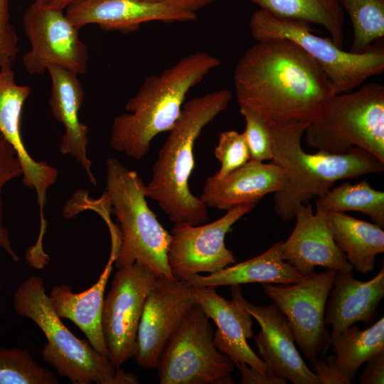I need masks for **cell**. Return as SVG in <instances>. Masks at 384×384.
I'll return each instance as SVG.
<instances>
[{"label":"cell","instance_id":"7402d4cb","mask_svg":"<svg viewBox=\"0 0 384 384\" xmlns=\"http://www.w3.org/2000/svg\"><path fill=\"white\" fill-rule=\"evenodd\" d=\"M383 297V267L366 282L356 279L351 272L337 271L326 304V324L331 326L329 341L357 322L370 324Z\"/></svg>","mask_w":384,"mask_h":384},{"label":"cell","instance_id":"836d02e7","mask_svg":"<svg viewBox=\"0 0 384 384\" xmlns=\"http://www.w3.org/2000/svg\"><path fill=\"white\" fill-rule=\"evenodd\" d=\"M18 42L9 23V0H0V69L12 67L18 52Z\"/></svg>","mask_w":384,"mask_h":384},{"label":"cell","instance_id":"2e32d148","mask_svg":"<svg viewBox=\"0 0 384 384\" xmlns=\"http://www.w3.org/2000/svg\"><path fill=\"white\" fill-rule=\"evenodd\" d=\"M296 224L291 235L282 242L281 257L301 274L314 272L316 266L352 272L353 266L336 245L326 213H313L311 204L298 208Z\"/></svg>","mask_w":384,"mask_h":384},{"label":"cell","instance_id":"cb8c5ba5","mask_svg":"<svg viewBox=\"0 0 384 384\" xmlns=\"http://www.w3.org/2000/svg\"><path fill=\"white\" fill-rule=\"evenodd\" d=\"M282 241L262 254L228 266L208 275L195 274L183 282L189 286H232L242 284H289L301 280V274L281 257Z\"/></svg>","mask_w":384,"mask_h":384},{"label":"cell","instance_id":"5bb4252c","mask_svg":"<svg viewBox=\"0 0 384 384\" xmlns=\"http://www.w3.org/2000/svg\"><path fill=\"white\" fill-rule=\"evenodd\" d=\"M196 303L192 286L156 277L146 299L133 358L145 370L156 369L167 343Z\"/></svg>","mask_w":384,"mask_h":384},{"label":"cell","instance_id":"30bf717a","mask_svg":"<svg viewBox=\"0 0 384 384\" xmlns=\"http://www.w3.org/2000/svg\"><path fill=\"white\" fill-rule=\"evenodd\" d=\"M336 272L333 269L314 272L289 284H262L264 292L287 318L296 343L310 363L329 348L325 311Z\"/></svg>","mask_w":384,"mask_h":384},{"label":"cell","instance_id":"83f0119b","mask_svg":"<svg viewBox=\"0 0 384 384\" xmlns=\"http://www.w3.org/2000/svg\"><path fill=\"white\" fill-rule=\"evenodd\" d=\"M316 210L325 213L357 211L384 228V192L373 188L364 179L356 184L344 182L316 200Z\"/></svg>","mask_w":384,"mask_h":384},{"label":"cell","instance_id":"1f68e13d","mask_svg":"<svg viewBox=\"0 0 384 384\" xmlns=\"http://www.w3.org/2000/svg\"><path fill=\"white\" fill-rule=\"evenodd\" d=\"M240 112L245 122L243 134L250 154V160L272 161L273 141L269 125L257 114L246 107H240Z\"/></svg>","mask_w":384,"mask_h":384},{"label":"cell","instance_id":"4316f807","mask_svg":"<svg viewBox=\"0 0 384 384\" xmlns=\"http://www.w3.org/2000/svg\"><path fill=\"white\" fill-rule=\"evenodd\" d=\"M334 361L352 383L358 368L372 356L384 351V318L361 330L351 326L330 340Z\"/></svg>","mask_w":384,"mask_h":384},{"label":"cell","instance_id":"9a60e30c","mask_svg":"<svg viewBox=\"0 0 384 384\" xmlns=\"http://www.w3.org/2000/svg\"><path fill=\"white\" fill-rule=\"evenodd\" d=\"M233 299L238 302L260 326L255 337L256 353L267 366V373L294 384H321L299 353L292 329L275 306L256 305L242 296L240 285H232Z\"/></svg>","mask_w":384,"mask_h":384},{"label":"cell","instance_id":"ffe728a7","mask_svg":"<svg viewBox=\"0 0 384 384\" xmlns=\"http://www.w3.org/2000/svg\"><path fill=\"white\" fill-rule=\"evenodd\" d=\"M283 169L273 163L250 160L222 178L208 176L201 199L207 207L228 210L243 205L257 204L266 195L287 188Z\"/></svg>","mask_w":384,"mask_h":384},{"label":"cell","instance_id":"7a4b0ae2","mask_svg":"<svg viewBox=\"0 0 384 384\" xmlns=\"http://www.w3.org/2000/svg\"><path fill=\"white\" fill-rule=\"evenodd\" d=\"M230 91L220 89L183 104L181 114L159 149L144 194L169 220L192 225L208 220L207 206L189 189L195 161L193 148L203 128L227 109Z\"/></svg>","mask_w":384,"mask_h":384},{"label":"cell","instance_id":"8992f818","mask_svg":"<svg viewBox=\"0 0 384 384\" xmlns=\"http://www.w3.org/2000/svg\"><path fill=\"white\" fill-rule=\"evenodd\" d=\"M105 166L104 194L120 235L115 267L139 262L156 277L175 279L167 260L171 235L149 207L142 178L113 157L106 159Z\"/></svg>","mask_w":384,"mask_h":384},{"label":"cell","instance_id":"d4e9b609","mask_svg":"<svg viewBox=\"0 0 384 384\" xmlns=\"http://www.w3.org/2000/svg\"><path fill=\"white\" fill-rule=\"evenodd\" d=\"M334 240L346 260L362 274L371 272L384 252V231L373 223L341 212L326 213Z\"/></svg>","mask_w":384,"mask_h":384},{"label":"cell","instance_id":"74e56055","mask_svg":"<svg viewBox=\"0 0 384 384\" xmlns=\"http://www.w3.org/2000/svg\"><path fill=\"white\" fill-rule=\"evenodd\" d=\"M179 9L196 13L218 0H157Z\"/></svg>","mask_w":384,"mask_h":384},{"label":"cell","instance_id":"3957f363","mask_svg":"<svg viewBox=\"0 0 384 384\" xmlns=\"http://www.w3.org/2000/svg\"><path fill=\"white\" fill-rule=\"evenodd\" d=\"M266 123L273 141L272 161L283 169L287 178V188L273 196L274 210L282 221L294 220L301 205L322 196L338 181L384 171L383 162L359 147L342 154L305 151L301 142L309 122Z\"/></svg>","mask_w":384,"mask_h":384},{"label":"cell","instance_id":"603a6c76","mask_svg":"<svg viewBox=\"0 0 384 384\" xmlns=\"http://www.w3.org/2000/svg\"><path fill=\"white\" fill-rule=\"evenodd\" d=\"M115 253L110 251L108 262L97 281L89 289L74 293L65 284L54 286L49 294L57 315L75 324L87 341L100 353L108 358L102 328V314L105 288L112 272Z\"/></svg>","mask_w":384,"mask_h":384},{"label":"cell","instance_id":"9c48e42d","mask_svg":"<svg viewBox=\"0 0 384 384\" xmlns=\"http://www.w3.org/2000/svg\"><path fill=\"white\" fill-rule=\"evenodd\" d=\"M209 319L197 303L188 309L159 358V383H234V363L214 345Z\"/></svg>","mask_w":384,"mask_h":384},{"label":"cell","instance_id":"5b68a950","mask_svg":"<svg viewBox=\"0 0 384 384\" xmlns=\"http://www.w3.org/2000/svg\"><path fill=\"white\" fill-rule=\"evenodd\" d=\"M16 314L32 320L45 335L43 360L73 384H137L138 378L114 366L87 341L75 336L53 309L44 280L31 276L13 297Z\"/></svg>","mask_w":384,"mask_h":384},{"label":"cell","instance_id":"7c38bea8","mask_svg":"<svg viewBox=\"0 0 384 384\" xmlns=\"http://www.w3.org/2000/svg\"><path fill=\"white\" fill-rule=\"evenodd\" d=\"M23 24L31 44V50L23 57V66L29 74L41 75L50 65L61 66L78 75L86 73L87 47L80 38V28L63 11L33 1L23 16Z\"/></svg>","mask_w":384,"mask_h":384},{"label":"cell","instance_id":"d6a6232c","mask_svg":"<svg viewBox=\"0 0 384 384\" xmlns=\"http://www.w3.org/2000/svg\"><path fill=\"white\" fill-rule=\"evenodd\" d=\"M22 174L21 164L16 150L0 133V247L4 249L14 262H18V257L11 246L9 231L2 223L1 191L6 183Z\"/></svg>","mask_w":384,"mask_h":384},{"label":"cell","instance_id":"f546056e","mask_svg":"<svg viewBox=\"0 0 384 384\" xmlns=\"http://www.w3.org/2000/svg\"><path fill=\"white\" fill-rule=\"evenodd\" d=\"M53 372L42 367L27 348L0 346V384H58Z\"/></svg>","mask_w":384,"mask_h":384},{"label":"cell","instance_id":"ac0fdd59","mask_svg":"<svg viewBox=\"0 0 384 384\" xmlns=\"http://www.w3.org/2000/svg\"><path fill=\"white\" fill-rule=\"evenodd\" d=\"M65 15L79 28L95 23L109 30L134 28L149 21L197 19L196 13L161 1L144 0H80L67 7Z\"/></svg>","mask_w":384,"mask_h":384},{"label":"cell","instance_id":"4dcf8cb0","mask_svg":"<svg viewBox=\"0 0 384 384\" xmlns=\"http://www.w3.org/2000/svg\"><path fill=\"white\" fill-rule=\"evenodd\" d=\"M214 155L221 164L219 171L214 174L218 178L245 164L250 161V154L243 132L235 130L220 132Z\"/></svg>","mask_w":384,"mask_h":384},{"label":"cell","instance_id":"ab89813d","mask_svg":"<svg viewBox=\"0 0 384 384\" xmlns=\"http://www.w3.org/2000/svg\"><path fill=\"white\" fill-rule=\"evenodd\" d=\"M34 2L40 3V4H46L47 0H33Z\"/></svg>","mask_w":384,"mask_h":384},{"label":"cell","instance_id":"8d00e7d4","mask_svg":"<svg viewBox=\"0 0 384 384\" xmlns=\"http://www.w3.org/2000/svg\"><path fill=\"white\" fill-rule=\"evenodd\" d=\"M235 366L240 370L242 384H286L285 379L261 372L245 363Z\"/></svg>","mask_w":384,"mask_h":384},{"label":"cell","instance_id":"f1b7e54d","mask_svg":"<svg viewBox=\"0 0 384 384\" xmlns=\"http://www.w3.org/2000/svg\"><path fill=\"white\" fill-rule=\"evenodd\" d=\"M353 29L351 52L368 50L384 36V0H338Z\"/></svg>","mask_w":384,"mask_h":384},{"label":"cell","instance_id":"60d3db41","mask_svg":"<svg viewBox=\"0 0 384 384\" xmlns=\"http://www.w3.org/2000/svg\"><path fill=\"white\" fill-rule=\"evenodd\" d=\"M144 1H157V0H144Z\"/></svg>","mask_w":384,"mask_h":384},{"label":"cell","instance_id":"ba28073f","mask_svg":"<svg viewBox=\"0 0 384 384\" xmlns=\"http://www.w3.org/2000/svg\"><path fill=\"white\" fill-rule=\"evenodd\" d=\"M249 28L257 41L279 38L299 46L319 64L336 95L350 92L369 78L380 75L384 70V48L380 43H375L361 53L345 51L331 38L315 35L310 23L277 17L262 9L252 14Z\"/></svg>","mask_w":384,"mask_h":384},{"label":"cell","instance_id":"e575fe53","mask_svg":"<svg viewBox=\"0 0 384 384\" xmlns=\"http://www.w3.org/2000/svg\"><path fill=\"white\" fill-rule=\"evenodd\" d=\"M311 366L321 384L352 383L336 366L334 354L329 356L326 361L318 358L311 363Z\"/></svg>","mask_w":384,"mask_h":384},{"label":"cell","instance_id":"277c9868","mask_svg":"<svg viewBox=\"0 0 384 384\" xmlns=\"http://www.w3.org/2000/svg\"><path fill=\"white\" fill-rule=\"evenodd\" d=\"M220 65L219 58L198 51L180 59L160 75L146 78L125 105L127 112L113 120L112 148L134 159H142L153 139L174 127L189 90Z\"/></svg>","mask_w":384,"mask_h":384},{"label":"cell","instance_id":"484cf974","mask_svg":"<svg viewBox=\"0 0 384 384\" xmlns=\"http://www.w3.org/2000/svg\"><path fill=\"white\" fill-rule=\"evenodd\" d=\"M275 16L324 27L340 48L343 45V9L338 0H247Z\"/></svg>","mask_w":384,"mask_h":384},{"label":"cell","instance_id":"4fadbf2b","mask_svg":"<svg viewBox=\"0 0 384 384\" xmlns=\"http://www.w3.org/2000/svg\"><path fill=\"white\" fill-rule=\"evenodd\" d=\"M256 204L236 206L219 219L202 225L174 223L167 251L168 265L176 280L184 282L203 272L212 274L235 263L225 244L232 226Z\"/></svg>","mask_w":384,"mask_h":384},{"label":"cell","instance_id":"6da1fadb","mask_svg":"<svg viewBox=\"0 0 384 384\" xmlns=\"http://www.w3.org/2000/svg\"><path fill=\"white\" fill-rule=\"evenodd\" d=\"M237 102L265 122L316 119L334 95L319 64L292 41H257L239 59L234 72Z\"/></svg>","mask_w":384,"mask_h":384},{"label":"cell","instance_id":"d6986e66","mask_svg":"<svg viewBox=\"0 0 384 384\" xmlns=\"http://www.w3.org/2000/svg\"><path fill=\"white\" fill-rule=\"evenodd\" d=\"M193 289L196 303L217 326L213 338L215 347L235 365L245 363L267 373L266 365L247 342L253 336L252 315L236 300L229 301L220 296L215 287Z\"/></svg>","mask_w":384,"mask_h":384},{"label":"cell","instance_id":"f35d334b","mask_svg":"<svg viewBox=\"0 0 384 384\" xmlns=\"http://www.w3.org/2000/svg\"><path fill=\"white\" fill-rule=\"evenodd\" d=\"M80 0H47L46 5L51 9L63 11L69 5Z\"/></svg>","mask_w":384,"mask_h":384},{"label":"cell","instance_id":"44dd1931","mask_svg":"<svg viewBox=\"0 0 384 384\" xmlns=\"http://www.w3.org/2000/svg\"><path fill=\"white\" fill-rule=\"evenodd\" d=\"M47 70L52 82L49 100L51 112L65 127L60 151L74 156L87 172L90 181L96 185L92 163L87 156L88 127L78 116L85 96L82 85L76 73L61 66L50 65Z\"/></svg>","mask_w":384,"mask_h":384},{"label":"cell","instance_id":"d590c367","mask_svg":"<svg viewBox=\"0 0 384 384\" xmlns=\"http://www.w3.org/2000/svg\"><path fill=\"white\" fill-rule=\"evenodd\" d=\"M359 377L360 384H383L384 351L369 358Z\"/></svg>","mask_w":384,"mask_h":384},{"label":"cell","instance_id":"8fae6325","mask_svg":"<svg viewBox=\"0 0 384 384\" xmlns=\"http://www.w3.org/2000/svg\"><path fill=\"white\" fill-rule=\"evenodd\" d=\"M156 277L139 262L118 268L105 297L102 328L108 358L120 367L133 358L146 299Z\"/></svg>","mask_w":384,"mask_h":384},{"label":"cell","instance_id":"52a82bcc","mask_svg":"<svg viewBox=\"0 0 384 384\" xmlns=\"http://www.w3.org/2000/svg\"><path fill=\"white\" fill-rule=\"evenodd\" d=\"M306 144L331 154L359 147L384 163V87L368 82L334 95L305 132Z\"/></svg>","mask_w":384,"mask_h":384},{"label":"cell","instance_id":"e0dca14e","mask_svg":"<svg viewBox=\"0 0 384 384\" xmlns=\"http://www.w3.org/2000/svg\"><path fill=\"white\" fill-rule=\"evenodd\" d=\"M31 87L18 85L11 68L0 70V133L16 150L21 164L22 183L36 193L41 225L46 224L43 210L49 188L55 182L58 171L44 161H36L28 154L21 133V113Z\"/></svg>","mask_w":384,"mask_h":384},{"label":"cell","instance_id":"b9f144b4","mask_svg":"<svg viewBox=\"0 0 384 384\" xmlns=\"http://www.w3.org/2000/svg\"><path fill=\"white\" fill-rule=\"evenodd\" d=\"M0 292H1V287H0Z\"/></svg>","mask_w":384,"mask_h":384}]
</instances>
